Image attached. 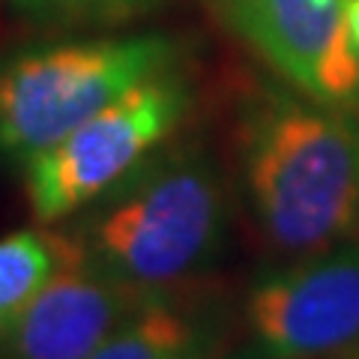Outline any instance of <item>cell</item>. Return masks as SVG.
<instances>
[{"instance_id": "3", "label": "cell", "mask_w": 359, "mask_h": 359, "mask_svg": "<svg viewBox=\"0 0 359 359\" xmlns=\"http://www.w3.org/2000/svg\"><path fill=\"white\" fill-rule=\"evenodd\" d=\"M180 48L159 33L57 42L0 60V153L30 162L144 78L174 69Z\"/></svg>"}, {"instance_id": "10", "label": "cell", "mask_w": 359, "mask_h": 359, "mask_svg": "<svg viewBox=\"0 0 359 359\" xmlns=\"http://www.w3.org/2000/svg\"><path fill=\"white\" fill-rule=\"evenodd\" d=\"M18 13L36 21H99L117 18L138 0H13Z\"/></svg>"}, {"instance_id": "6", "label": "cell", "mask_w": 359, "mask_h": 359, "mask_svg": "<svg viewBox=\"0 0 359 359\" xmlns=\"http://www.w3.org/2000/svg\"><path fill=\"white\" fill-rule=\"evenodd\" d=\"M216 15L299 96L351 111L359 105L353 0H210Z\"/></svg>"}, {"instance_id": "2", "label": "cell", "mask_w": 359, "mask_h": 359, "mask_svg": "<svg viewBox=\"0 0 359 359\" xmlns=\"http://www.w3.org/2000/svg\"><path fill=\"white\" fill-rule=\"evenodd\" d=\"M84 210L72 231L84 252L147 290H183L219 261L228 237L224 180L201 150L144 159Z\"/></svg>"}, {"instance_id": "11", "label": "cell", "mask_w": 359, "mask_h": 359, "mask_svg": "<svg viewBox=\"0 0 359 359\" xmlns=\"http://www.w3.org/2000/svg\"><path fill=\"white\" fill-rule=\"evenodd\" d=\"M219 359H273V356H269V353H264L261 351V347H257L255 341L249 344V347H240V351H228V353H222Z\"/></svg>"}, {"instance_id": "1", "label": "cell", "mask_w": 359, "mask_h": 359, "mask_svg": "<svg viewBox=\"0 0 359 359\" xmlns=\"http://www.w3.org/2000/svg\"><path fill=\"white\" fill-rule=\"evenodd\" d=\"M240 168L257 233L299 261L359 231V126L306 96L255 99L240 129Z\"/></svg>"}, {"instance_id": "12", "label": "cell", "mask_w": 359, "mask_h": 359, "mask_svg": "<svg viewBox=\"0 0 359 359\" xmlns=\"http://www.w3.org/2000/svg\"><path fill=\"white\" fill-rule=\"evenodd\" d=\"M351 30H353V36L359 42V0H353V4H351Z\"/></svg>"}, {"instance_id": "9", "label": "cell", "mask_w": 359, "mask_h": 359, "mask_svg": "<svg viewBox=\"0 0 359 359\" xmlns=\"http://www.w3.org/2000/svg\"><path fill=\"white\" fill-rule=\"evenodd\" d=\"M78 252V240L39 224L0 240V323L21 311L54 278V273Z\"/></svg>"}, {"instance_id": "8", "label": "cell", "mask_w": 359, "mask_h": 359, "mask_svg": "<svg viewBox=\"0 0 359 359\" xmlns=\"http://www.w3.org/2000/svg\"><path fill=\"white\" fill-rule=\"evenodd\" d=\"M222 353H228L222 323L174 290L144 306L90 359H219Z\"/></svg>"}, {"instance_id": "7", "label": "cell", "mask_w": 359, "mask_h": 359, "mask_svg": "<svg viewBox=\"0 0 359 359\" xmlns=\"http://www.w3.org/2000/svg\"><path fill=\"white\" fill-rule=\"evenodd\" d=\"M165 294L174 290L123 282L78 243V252L51 282L0 323V359H90L144 306Z\"/></svg>"}, {"instance_id": "4", "label": "cell", "mask_w": 359, "mask_h": 359, "mask_svg": "<svg viewBox=\"0 0 359 359\" xmlns=\"http://www.w3.org/2000/svg\"><path fill=\"white\" fill-rule=\"evenodd\" d=\"M189 111V87L174 69L144 78L66 138L25 162L30 212L57 224L129 177Z\"/></svg>"}, {"instance_id": "5", "label": "cell", "mask_w": 359, "mask_h": 359, "mask_svg": "<svg viewBox=\"0 0 359 359\" xmlns=\"http://www.w3.org/2000/svg\"><path fill=\"white\" fill-rule=\"evenodd\" d=\"M252 341L273 359L359 353V243L299 257L255 282L243 302Z\"/></svg>"}]
</instances>
